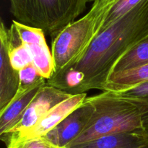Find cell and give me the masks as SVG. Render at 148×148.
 <instances>
[{
    "mask_svg": "<svg viewBox=\"0 0 148 148\" xmlns=\"http://www.w3.org/2000/svg\"><path fill=\"white\" fill-rule=\"evenodd\" d=\"M147 36L148 0H143L104 30L72 67L85 75L79 94L90 90L103 91L116 62Z\"/></svg>",
    "mask_w": 148,
    "mask_h": 148,
    "instance_id": "obj_1",
    "label": "cell"
},
{
    "mask_svg": "<svg viewBox=\"0 0 148 148\" xmlns=\"http://www.w3.org/2000/svg\"><path fill=\"white\" fill-rule=\"evenodd\" d=\"M87 100L93 106L92 117L82 134L66 148L111 134L144 130L142 112L134 103L110 92H102Z\"/></svg>",
    "mask_w": 148,
    "mask_h": 148,
    "instance_id": "obj_2",
    "label": "cell"
},
{
    "mask_svg": "<svg viewBox=\"0 0 148 148\" xmlns=\"http://www.w3.org/2000/svg\"><path fill=\"white\" fill-rule=\"evenodd\" d=\"M90 0H10L15 20L41 29L53 40L85 12Z\"/></svg>",
    "mask_w": 148,
    "mask_h": 148,
    "instance_id": "obj_3",
    "label": "cell"
},
{
    "mask_svg": "<svg viewBox=\"0 0 148 148\" xmlns=\"http://www.w3.org/2000/svg\"><path fill=\"white\" fill-rule=\"evenodd\" d=\"M72 95L47 83L43 85L25 111L21 119L7 134L1 136V140L7 144L10 140L20 137L33 128L49 110Z\"/></svg>",
    "mask_w": 148,
    "mask_h": 148,
    "instance_id": "obj_4",
    "label": "cell"
},
{
    "mask_svg": "<svg viewBox=\"0 0 148 148\" xmlns=\"http://www.w3.org/2000/svg\"><path fill=\"white\" fill-rule=\"evenodd\" d=\"M93 112V106L86 98L81 106L66 117L44 137L59 147L66 148L85 130Z\"/></svg>",
    "mask_w": 148,
    "mask_h": 148,
    "instance_id": "obj_5",
    "label": "cell"
},
{
    "mask_svg": "<svg viewBox=\"0 0 148 148\" xmlns=\"http://www.w3.org/2000/svg\"><path fill=\"white\" fill-rule=\"evenodd\" d=\"M9 34L1 20L0 25V111L12 100L19 87V72L12 66L9 58Z\"/></svg>",
    "mask_w": 148,
    "mask_h": 148,
    "instance_id": "obj_6",
    "label": "cell"
},
{
    "mask_svg": "<svg viewBox=\"0 0 148 148\" xmlns=\"http://www.w3.org/2000/svg\"><path fill=\"white\" fill-rule=\"evenodd\" d=\"M86 98L87 92L72 95L66 98L49 110L33 128L17 139L45 137L66 117L81 106Z\"/></svg>",
    "mask_w": 148,
    "mask_h": 148,
    "instance_id": "obj_7",
    "label": "cell"
},
{
    "mask_svg": "<svg viewBox=\"0 0 148 148\" xmlns=\"http://www.w3.org/2000/svg\"><path fill=\"white\" fill-rule=\"evenodd\" d=\"M68 148H148V134L144 130L125 132Z\"/></svg>",
    "mask_w": 148,
    "mask_h": 148,
    "instance_id": "obj_8",
    "label": "cell"
},
{
    "mask_svg": "<svg viewBox=\"0 0 148 148\" xmlns=\"http://www.w3.org/2000/svg\"><path fill=\"white\" fill-rule=\"evenodd\" d=\"M42 86L35 87L20 98L12 99L4 109L0 111V137L7 134L19 122Z\"/></svg>",
    "mask_w": 148,
    "mask_h": 148,
    "instance_id": "obj_9",
    "label": "cell"
},
{
    "mask_svg": "<svg viewBox=\"0 0 148 148\" xmlns=\"http://www.w3.org/2000/svg\"><path fill=\"white\" fill-rule=\"evenodd\" d=\"M148 81V64L114 73L108 77L103 92H119Z\"/></svg>",
    "mask_w": 148,
    "mask_h": 148,
    "instance_id": "obj_10",
    "label": "cell"
},
{
    "mask_svg": "<svg viewBox=\"0 0 148 148\" xmlns=\"http://www.w3.org/2000/svg\"><path fill=\"white\" fill-rule=\"evenodd\" d=\"M143 0H92V7L107 16L103 31L131 11ZM102 31V32H103Z\"/></svg>",
    "mask_w": 148,
    "mask_h": 148,
    "instance_id": "obj_11",
    "label": "cell"
},
{
    "mask_svg": "<svg viewBox=\"0 0 148 148\" xmlns=\"http://www.w3.org/2000/svg\"><path fill=\"white\" fill-rule=\"evenodd\" d=\"M25 46L28 48L31 53L33 59L32 64L34 66L40 76L45 78L46 80L49 79L54 73L55 68L53 55L46 41Z\"/></svg>",
    "mask_w": 148,
    "mask_h": 148,
    "instance_id": "obj_12",
    "label": "cell"
},
{
    "mask_svg": "<svg viewBox=\"0 0 148 148\" xmlns=\"http://www.w3.org/2000/svg\"><path fill=\"white\" fill-rule=\"evenodd\" d=\"M146 64H148V36L116 62L111 71V75Z\"/></svg>",
    "mask_w": 148,
    "mask_h": 148,
    "instance_id": "obj_13",
    "label": "cell"
},
{
    "mask_svg": "<svg viewBox=\"0 0 148 148\" xmlns=\"http://www.w3.org/2000/svg\"><path fill=\"white\" fill-rule=\"evenodd\" d=\"M9 58L12 68L17 72L30 66L33 62L28 48L20 42L12 25L9 34Z\"/></svg>",
    "mask_w": 148,
    "mask_h": 148,
    "instance_id": "obj_14",
    "label": "cell"
},
{
    "mask_svg": "<svg viewBox=\"0 0 148 148\" xmlns=\"http://www.w3.org/2000/svg\"><path fill=\"white\" fill-rule=\"evenodd\" d=\"M46 84V79L40 75L33 64L19 71V87L12 99H17L32 88Z\"/></svg>",
    "mask_w": 148,
    "mask_h": 148,
    "instance_id": "obj_15",
    "label": "cell"
},
{
    "mask_svg": "<svg viewBox=\"0 0 148 148\" xmlns=\"http://www.w3.org/2000/svg\"><path fill=\"white\" fill-rule=\"evenodd\" d=\"M7 148H60L44 137L10 140Z\"/></svg>",
    "mask_w": 148,
    "mask_h": 148,
    "instance_id": "obj_16",
    "label": "cell"
},
{
    "mask_svg": "<svg viewBox=\"0 0 148 148\" xmlns=\"http://www.w3.org/2000/svg\"><path fill=\"white\" fill-rule=\"evenodd\" d=\"M110 92L115 96L123 99H148V81L125 90Z\"/></svg>",
    "mask_w": 148,
    "mask_h": 148,
    "instance_id": "obj_17",
    "label": "cell"
},
{
    "mask_svg": "<svg viewBox=\"0 0 148 148\" xmlns=\"http://www.w3.org/2000/svg\"><path fill=\"white\" fill-rule=\"evenodd\" d=\"M131 102L134 103L140 108L142 112V119H143V130L148 134V99L132 100L126 99Z\"/></svg>",
    "mask_w": 148,
    "mask_h": 148,
    "instance_id": "obj_18",
    "label": "cell"
}]
</instances>
